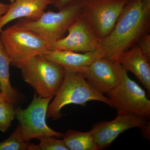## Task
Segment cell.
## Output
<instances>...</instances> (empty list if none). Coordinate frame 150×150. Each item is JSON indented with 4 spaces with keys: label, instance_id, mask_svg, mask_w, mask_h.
Segmentation results:
<instances>
[{
    "label": "cell",
    "instance_id": "cell-4",
    "mask_svg": "<svg viewBox=\"0 0 150 150\" xmlns=\"http://www.w3.org/2000/svg\"><path fill=\"white\" fill-rule=\"evenodd\" d=\"M0 38L10 64L19 68L30 59L49 50V43L35 33L15 25L2 30Z\"/></svg>",
    "mask_w": 150,
    "mask_h": 150
},
{
    "label": "cell",
    "instance_id": "cell-8",
    "mask_svg": "<svg viewBox=\"0 0 150 150\" xmlns=\"http://www.w3.org/2000/svg\"><path fill=\"white\" fill-rule=\"evenodd\" d=\"M128 0H82V14L100 39L110 34Z\"/></svg>",
    "mask_w": 150,
    "mask_h": 150
},
{
    "label": "cell",
    "instance_id": "cell-23",
    "mask_svg": "<svg viewBox=\"0 0 150 150\" xmlns=\"http://www.w3.org/2000/svg\"><path fill=\"white\" fill-rule=\"evenodd\" d=\"M9 4H4L0 2V18L7 12L9 8Z\"/></svg>",
    "mask_w": 150,
    "mask_h": 150
},
{
    "label": "cell",
    "instance_id": "cell-14",
    "mask_svg": "<svg viewBox=\"0 0 150 150\" xmlns=\"http://www.w3.org/2000/svg\"><path fill=\"white\" fill-rule=\"evenodd\" d=\"M118 62L127 72L133 73L150 93V61L137 45L125 52Z\"/></svg>",
    "mask_w": 150,
    "mask_h": 150
},
{
    "label": "cell",
    "instance_id": "cell-15",
    "mask_svg": "<svg viewBox=\"0 0 150 150\" xmlns=\"http://www.w3.org/2000/svg\"><path fill=\"white\" fill-rule=\"evenodd\" d=\"M10 61L0 38V91L6 101L14 104L18 95L10 81Z\"/></svg>",
    "mask_w": 150,
    "mask_h": 150
},
{
    "label": "cell",
    "instance_id": "cell-2",
    "mask_svg": "<svg viewBox=\"0 0 150 150\" xmlns=\"http://www.w3.org/2000/svg\"><path fill=\"white\" fill-rule=\"evenodd\" d=\"M52 103L48 105L46 117L54 120L62 118V108L70 104L85 106L87 103L96 100L114 108L109 98L99 93L80 74L65 71L62 85Z\"/></svg>",
    "mask_w": 150,
    "mask_h": 150
},
{
    "label": "cell",
    "instance_id": "cell-16",
    "mask_svg": "<svg viewBox=\"0 0 150 150\" xmlns=\"http://www.w3.org/2000/svg\"><path fill=\"white\" fill-rule=\"evenodd\" d=\"M63 138L69 150H98L91 130L83 132L70 129Z\"/></svg>",
    "mask_w": 150,
    "mask_h": 150
},
{
    "label": "cell",
    "instance_id": "cell-17",
    "mask_svg": "<svg viewBox=\"0 0 150 150\" xmlns=\"http://www.w3.org/2000/svg\"><path fill=\"white\" fill-rule=\"evenodd\" d=\"M29 144L23 139L18 124L8 138L0 142V150H28Z\"/></svg>",
    "mask_w": 150,
    "mask_h": 150
},
{
    "label": "cell",
    "instance_id": "cell-9",
    "mask_svg": "<svg viewBox=\"0 0 150 150\" xmlns=\"http://www.w3.org/2000/svg\"><path fill=\"white\" fill-rule=\"evenodd\" d=\"M68 31L67 37L49 45V50L86 53L99 48L100 39L82 14L74 21Z\"/></svg>",
    "mask_w": 150,
    "mask_h": 150
},
{
    "label": "cell",
    "instance_id": "cell-7",
    "mask_svg": "<svg viewBox=\"0 0 150 150\" xmlns=\"http://www.w3.org/2000/svg\"><path fill=\"white\" fill-rule=\"evenodd\" d=\"M52 98H42L34 93L31 103L25 109L20 107L15 109L23 139L25 142L41 137L62 138L64 134L48 127L46 119L49 103Z\"/></svg>",
    "mask_w": 150,
    "mask_h": 150
},
{
    "label": "cell",
    "instance_id": "cell-21",
    "mask_svg": "<svg viewBox=\"0 0 150 150\" xmlns=\"http://www.w3.org/2000/svg\"><path fill=\"white\" fill-rule=\"evenodd\" d=\"M78 1L79 0H57V1L54 4V6L59 11L68 5Z\"/></svg>",
    "mask_w": 150,
    "mask_h": 150
},
{
    "label": "cell",
    "instance_id": "cell-13",
    "mask_svg": "<svg viewBox=\"0 0 150 150\" xmlns=\"http://www.w3.org/2000/svg\"><path fill=\"white\" fill-rule=\"evenodd\" d=\"M9 5L7 12L0 18V32L6 24L16 19L37 20L52 4L49 0H14Z\"/></svg>",
    "mask_w": 150,
    "mask_h": 150
},
{
    "label": "cell",
    "instance_id": "cell-22",
    "mask_svg": "<svg viewBox=\"0 0 150 150\" xmlns=\"http://www.w3.org/2000/svg\"><path fill=\"white\" fill-rule=\"evenodd\" d=\"M150 122H149L144 128L141 129L143 136L148 140L150 139Z\"/></svg>",
    "mask_w": 150,
    "mask_h": 150
},
{
    "label": "cell",
    "instance_id": "cell-25",
    "mask_svg": "<svg viewBox=\"0 0 150 150\" xmlns=\"http://www.w3.org/2000/svg\"><path fill=\"white\" fill-rule=\"evenodd\" d=\"M49 1L52 3V5H54L57 1V0H49Z\"/></svg>",
    "mask_w": 150,
    "mask_h": 150
},
{
    "label": "cell",
    "instance_id": "cell-3",
    "mask_svg": "<svg viewBox=\"0 0 150 150\" xmlns=\"http://www.w3.org/2000/svg\"><path fill=\"white\" fill-rule=\"evenodd\" d=\"M82 1L66 6L58 12H45L37 20L21 18L15 25L35 33L49 45L64 37L71 23L82 14Z\"/></svg>",
    "mask_w": 150,
    "mask_h": 150
},
{
    "label": "cell",
    "instance_id": "cell-24",
    "mask_svg": "<svg viewBox=\"0 0 150 150\" xmlns=\"http://www.w3.org/2000/svg\"><path fill=\"white\" fill-rule=\"evenodd\" d=\"M5 100L4 98V96H3L1 92L0 91V101H2V100Z\"/></svg>",
    "mask_w": 150,
    "mask_h": 150
},
{
    "label": "cell",
    "instance_id": "cell-6",
    "mask_svg": "<svg viewBox=\"0 0 150 150\" xmlns=\"http://www.w3.org/2000/svg\"><path fill=\"white\" fill-rule=\"evenodd\" d=\"M117 112L134 113L149 121L150 100L146 92L134 81L122 67L120 83L106 93Z\"/></svg>",
    "mask_w": 150,
    "mask_h": 150
},
{
    "label": "cell",
    "instance_id": "cell-12",
    "mask_svg": "<svg viewBox=\"0 0 150 150\" xmlns=\"http://www.w3.org/2000/svg\"><path fill=\"white\" fill-rule=\"evenodd\" d=\"M42 56L65 71L76 73L96 59L104 56L99 48L93 52L82 54L64 50H48Z\"/></svg>",
    "mask_w": 150,
    "mask_h": 150
},
{
    "label": "cell",
    "instance_id": "cell-1",
    "mask_svg": "<svg viewBox=\"0 0 150 150\" xmlns=\"http://www.w3.org/2000/svg\"><path fill=\"white\" fill-rule=\"evenodd\" d=\"M150 30V0H128L112 32L100 40L99 49L106 58L118 62Z\"/></svg>",
    "mask_w": 150,
    "mask_h": 150
},
{
    "label": "cell",
    "instance_id": "cell-20",
    "mask_svg": "<svg viewBox=\"0 0 150 150\" xmlns=\"http://www.w3.org/2000/svg\"><path fill=\"white\" fill-rule=\"evenodd\" d=\"M136 45L144 55L150 61V32L145 33L139 39Z\"/></svg>",
    "mask_w": 150,
    "mask_h": 150
},
{
    "label": "cell",
    "instance_id": "cell-11",
    "mask_svg": "<svg viewBox=\"0 0 150 150\" xmlns=\"http://www.w3.org/2000/svg\"><path fill=\"white\" fill-rule=\"evenodd\" d=\"M148 123L147 120L134 113L117 112V116L112 121L97 123L91 131L98 150H100L109 147L120 134L126 130L137 127L142 129Z\"/></svg>",
    "mask_w": 150,
    "mask_h": 150
},
{
    "label": "cell",
    "instance_id": "cell-5",
    "mask_svg": "<svg viewBox=\"0 0 150 150\" xmlns=\"http://www.w3.org/2000/svg\"><path fill=\"white\" fill-rule=\"evenodd\" d=\"M19 69L23 80L42 98L55 96L64 78L65 70L42 56L33 57Z\"/></svg>",
    "mask_w": 150,
    "mask_h": 150
},
{
    "label": "cell",
    "instance_id": "cell-26",
    "mask_svg": "<svg viewBox=\"0 0 150 150\" xmlns=\"http://www.w3.org/2000/svg\"></svg>",
    "mask_w": 150,
    "mask_h": 150
},
{
    "label": "cell",
    "instance_id": "cell-10",
    "mask_svg": "<svg viewBox=\"0 0 150 150\" xmlns=\"http://www.w3.org/2000/svg\"><path fill=\"white\" fill-rule=\"evenodd\" d=\"M122 69V67L118 62L103 56L77 73L81 75L96 91L104 95L120 83Z\"/></svg>",
    "mask_w": 150,
    "mask_h": 150
},
{
    "label": "cell",
    "instance_id": "cell-19",
    "mask_svg": "<svg viewBox=\"0 0 150 150\" xmlns=\"http://www.w3.org/2000/svg\"><path fill=\"white\" fill-rule=\"evenodd\" d=\"M38 150H69L64 140L57 139L53 137H43L38 139Z\"/></svg>",
    "mask_w": 150,
    "mask_h": 150
},
{
    "label": "cell",
    "instance_id": "cell-18",
    "mask_svg": "<svg viewBox=\"0 0 150 150\" xmlns=\"http://www.w3.org/2000/svg\"><path fill=\"white\" fill-rule=\"evenodd\" d=\"M13 104L5 100L0 101V131L6 132L11 126L16 116Z\"/></svg>",
    "mask_w": 150,
    "mask_h": 150
}]
</instances>
